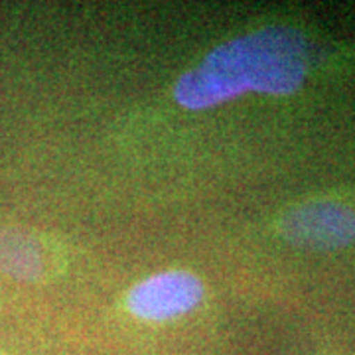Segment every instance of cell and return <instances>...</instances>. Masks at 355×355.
<instances>
[{"label":"cell","instance_id":"obj_4","mask_svg":"<svg viewBox=\"0 0 355 355\" xmlns=\"http://www.w3.org/2000/svg\"><path fill=\"white\" fill-rule=\"evenodd\" d=\"M0 272L20 280H38L44 275V253L32 233L0 229Z\"/></svg>","mask_w":355,"mask_h":355},{"label":"cell","instance_id":"obj_3","mask_svg":"<svg viewBox=\"0 0 355 355\" xmlns=\"http://www.w3.org/2000/svg\"><path fill=\"white\" fill-rule=\"evenodd\" d=\"M279 229L286 241L302 249H342L355 241V209L330 200L304 202L282 216Z\"/></svg>","mask_w":355,"mask_h":355},{"label":"cell","instance_id":"obj_1","mask_svg":"<svg viewBox=\"0 0 355 355\" xmlns=\"http://www.w3.org/2000/svg\"><path fill=\"white\" fill-rule=\"evenodd\" d=\"M308 71L304 34L266 26L227 40L178 77L174 101L186 111H207L245 93L292 95Z\"/></svg>","mask_w":355,"mask_h":355},{"label":"cell","instance_id":"obj_2","mask_svg":"<svg viewBox=\"0 0 355 355\" xmlns=\"http://www.w3.org/2000/svg\"><path fill=\"white\" fill-rule=\"evenodd\" d=\"M205 286L198 275L182 268L154 272L127 292V310L142 322H170L202 304Z\"/></svg>","mask_w":355,"mask_h":355}]
</instances>
